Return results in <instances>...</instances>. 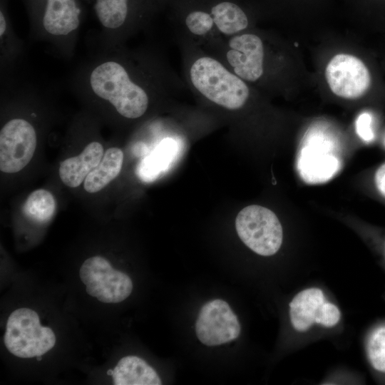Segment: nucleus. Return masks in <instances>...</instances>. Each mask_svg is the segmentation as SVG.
Returning a JSON list of instances; mask_svg holds the SVG:
<instances>
[{"mask_svg":"<svg viewBox=\"0 0 385 385\" xmlns=\"http://www.w3.org/2000/svg\"><path fill=\"white\" fill-rule=\"evenodd\" d=\"M120 53L96 59L83 72L81 89L108 103L122 117L135 119L147 111L150 91L155 90L149 75Z\"/></svg>","mask_w":385,"mask_h":385,"instance_id":"nucleus-1","label":"nucleus"},{"mask_svg":"<svg viewBox=\"0 0 385 385\" xmlns=\"http://www.w3.org/2000/svg\"><path fill=\"white\" fill-rule=\"evenodd\" d=\"M188 78L200 96L229 111L242 108L250 97L247 83L211 56L195 58L188 68Z\"/></svg>","mask_w":385,"mask_h":385,"instance_id":"nucleus-2","label":"nucleus"},{"mask_svg":"<svg viewBox=\"0 0 385 385\" xmlns=\"http://www.w3.org/2000/svg\"><path fill=\"white\" fill-rule=\"evenodd\" d=\"M38 34L54 43H66L77 34L82 17L79 0H23Z\"/></svg>","mask_w":385,"mask_h":385,"instance_id":"nucleus-3","label":"nucleus"},{"mask_svg":"<svg viewBox=\"0 0 385 385\" xmlns=\"http://www.w3.org/2000/svg\"><path fill=\"white\" fill-rule=\"evenodd\" d=\"M235 228L242 242L260 255H273L282 245V225L277 215L265 207L251 205L241 210Z\"/></svg>","mask_w":385,"mask_h":385,"instance_id":"nucleus-4","label":"nucleus"},{"mask_svg":"<svg viewBox=\"0 0 385 385\" xmlns=\"http://www.w3.org/2000/svg\"><path fill=\"white\" fill-rule=\"evenodd\" d=\"M325 78L333 93L348 99L366 96L374 85L368 66L358 57L346 53L332 58L325 69Z\"/></svg>","mask_w":385,"mask_h":385,"instance_id":"nucleus-5","label":"nucleus"},{"mask_svg":"<svg viewBox=\"0 0 385 385\" xmlns=\"http://www.w3.org/2000/svg\"><path fill=\"white\" fill-rule=\"evenodd\" d=\"M160 0H93L95 16L103 31L111 37L130 31L144 22Z\"/></svg>","mask_w":385,"mask_h":385,"instance_id":"nucleus-6","label":"nucleus"},{"mask_svg":"<svg viewBox=\"0 0 385 385\" xmlns=\"http://www.w3.org/2000/svg\"><path fill=\"white\" fill-rule=\"evenodd\" d=\"M37 145L34 125L27 120L14 118L0 131V170L6 173L21 170L31 160Z\"/></svg>","mask_w":385,"mask_h":385,"instance_id":"nucleus-7","label":"nucleus"},{"mask_svg":"<svg viewBox=\"0 0 385 385\" xmlns=\"http://www.w3.org/2000/svg\"><path fill=\"white\" fill-rule=\"evenodd\" d=\"M198 339L206 346H217L238 337L240 324L227 302L216 299L205 303L195 323Z\"/></svg>","mask_w":385,"mask_h":385,"instance_id":"nucleus-8","label":"nucleus"},{"mask_svg":"<svg viewBox=\"0 0 385 385\" xmlns=\"http://www.w3.org/2000/svg\"><path fill=\"white\" fill-rule=\"evenodd\" d=\"M225 60L221 61L245 82H256L264 73V45L258 36L240 33L226 43Z\"/></svg>","mask_w":385,"mask_h":385,"instance_id":"nucleus-9","label":"nucleus"},{"mask_svg":"<svg viewBox=\"0 0 385 385\" xmlns=\"http://www.w3.org/2000/svg\"><path fill=\"white\" fill-rule=\"evenodd\" d=\"M289 317L299 332L307 330L313 324L332 327L339 321L338 307L326 300L323 292L316 287L299 292L289 303Z\"/></svg>","mask_w":385,"mask_h":385,"instance_id":"nucleus-10","label":"nucleus"},{"mask_svg":"<svg viewBox=\"0 0 385 385\" xmlns=\"http://www.w3.org/2000/svg\"><path fill=\"white\" fill-rule=\"evenodd\" d=\"M330 147L329 141L314 135L301 149L297 158V169L305 182L324 183L337 173L340 163L330 153Z\"/></svg>","mask_w":385,"mask_h":385,"instance_id":"nucleus-11","label":"nucleus"},{"mask_svg":"<svg viewBox=\"0 0 385 385\" xmlns=\"http://www.w3.org/2000/svg\"><path fill=\"white\" fill-rule=\"evenodd\" d=\"M103 154V147L99 142L90 143L81 154L61 163L58 173L61 181L68 187H78L99 164Z\"/></svg>","mask_w":385,"mask_h":385,"instance_id":"nucleus-12","label":"nucleus"},{"mask_svg":"<svg viewBox=\"0 0 385 385\" xmlns=\"http://www.w3.org/2000/svg\"><path fill=\"white\" fill-rule=\"evenodd\" d=\"M178 152V145L173 138H166L161 140L155 150L139 163L137 175L143 182L156 180L167 170L175 160Z\"/></svg>","mask_w":385,"mask_h":385,"instance_id":"nucleus-13","label":"nucleus"},{"mask_svg":"<svg viewBox=\"0 0 385 385\" xmlns=\"http://www.w3.org/2000/svg\"><path fill=\"white\" fill-rule=\"evenodd\" d=\"M120 371L112 375L115 385H160L156 371L136 356H127L118 361Z\"/></svg>","mask_w":385,"mask_h":385,"instance_id":"nucleus-14","label":"nucleus"},{"mask_svg":"<svg viewBox=\"0 0 385 385\" xmlns=\"http://www.w3.org/2000/svg\"><path fill=\"white\" fill-rule=\"evenodd\" d=\"M123 163V153L119 148L107 149L99 164L87 175L83 183L85 190L94 193L101 190L120 173Z\"/></svg>","mask_w":385,"mask_h":385,"instance_id":"nucleus-15","label":"nucleus"},{"mask_svg":"<svg viewBox=\"0 0 385 385\" xmlns=\"http://www.w3.org/2000/svg\"><path fill=\"white\" fill-rule=\"evenodd\" d=\"M210 14L214 21V31L227 37L242 33L249 25L245 11L232 1H222L215 4L211 7Z\"/></svg>","mask_w":385,"mask_h":385,"instance_id":"nucleus-16","label":"nucleus"},{"mask_svg":"<svg viewBox=\"0 0 385 385\" xmlns=\"http://www.w3.org/2000/svg\"><path fill=\"white\" fill-rule=\"evenodd\" d=\"M56 207L53 195L46 190L38 189L27 197L22 210L29 219L38 223H44L52 218Z\"/></svg>","mask_w":385,"mask_h":385,"instance_id":"nucleus-17","label":"nucleus"},{"mask_svg":"<svg viewBox=\"0 0 385 385\" xmlns=\"http://www.w3.org/2000/svg\"><path fill=\"white\" fill-rule=\"evenodd\" d=\"M366 352L371 368L385 374V323L376 326L369 334Z\"/></svg>","mask_w":385,"mask_h":385,"instance_id":"nucleus-18","label":"nucleus"},{"mask_svg":"<svg viewBox=\"0 0 385 385\" xmlns=\"http://www.w3.org/2000/svg\"><path fill=\"white\" fill-rule=\"evenodd\" d=\"M187 30L195 37H208L214 31V21L209 11L195 9L185 18Z\"/></svg>","mask_w":385,"mask_h":385,"instance_id":"nucleus-19","label":"nucleus"},{"mask_svg":"<svg viewBox=\"0 0 385 385\" xmlns=\"http://www.w3.org/2000/svg\"><path fill=\"white\" fill-rule=\"evenodd\" d=\"M356 132L365 143H372L375 139L374 129V116L371 113L365 111L357 118L355 123Z\"/></svg>","mask_w":385,"mask_h":385,"instance_id":"nucleus-20","label":"nucleus"},{"mask_svg":"<svg viewBox=\"0 0 385 385\" xmlns=\"http://www.w3.org/2000/svg\"><path fill=\"white\" fill-rule=\"evenodd\" d=\"M376 192L385 200V162L380 164L374 170L372 178Z\"/></svg>","mask_w":385,"mask_h":385,"instance_id":"nucleus-21","label":"nucleus"},{"mask_svg":"<svg viewBox=\"0 0 385 385\" xmlns=\"http://www.w3.org/2000/svg\"><path fill=\"white\" fill-rule=\"evenodd\" d=\"M100 302L103 303H113V297H108L104 294H101L96 297Z\"/></svg>","mask_w":385,"mask_h":385,"instance_id":"nucleus-22","label":"nucleus"},{"mask_svg":"<svg viewBox=\"0 0 385 385\" xmlns=\"http://www.w3.org/2000/svg\"><path fill=\"white\" fill-rule=\"evenodd\" d=\"M31 318L39 319L38 314L34 310H32V312H31Z\"/></svg>","mask_w":385,"mask_h":385,"instance_id":"nucleus-23","label":"nucleus"},{"mask_svg":"<svg viewBox=\"0 0 385 385\" xmlns=\"http://www.w3.org/2000/svg\"><path fill=\"white\" fill-rule=\"evenodd\" d=\"M113 374V370H112V369H108V370L107 371V374H108V375L112 376Z\"/></svg>","mask_w":385,"mask_h":385,"instance_id":"nucleus-24","label":"nucleus"},{"mask_svg":"<svg viewBox=\"0 0 385 385\" xmlns=\"http://www.w3.org/2000/svg\"><path fill=\"white\" fill-rule=\"evenodd\" d=\"M36 359H37L38 361H41V356H37Z\"/></svg>","mask_w":385,"mask_h":385,"instance_id":"nucleus-25","label":"nucleus"},{"mask_svg":"<svg viewBox=\"0 0 385 385\" xmlns=\"http://www.w3.org/2000/svg\"><path fill=\"white\" fill-rule=\"evenodd\" d=\"M384 147H385V137H384Z\"/></svg>","mask_w":385,"mask_h":385,"instance_id":"nucleus-26","label":"nucleus"}]
</instances>
